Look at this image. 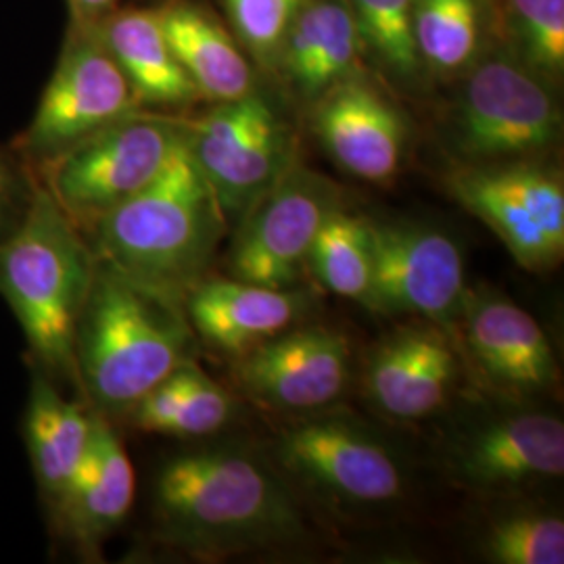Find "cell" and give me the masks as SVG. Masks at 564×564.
Here are the masks:
<instances>
[{"instance_id":"obj_10","label":"cell","mask_w":564,"mask_h":564,"mask_svg":"<svg viewBox=\"0 0 564 564\" xmlns=\"http://www.w3.org/2000/svg\"><path fill=\"white\" fill-rule=\"evenodd\" d=\"M141 109L97 23H78L21 137L28 158L46 162L67 147Z\"/></svg>"},{"instance_id":"obj_31","label":"cell","mask_w":564,"mask_h":564,"mask_svg":"<svg viewBox=\"0 0 564 564\" xmlns=\"http://www.w3.org/2000/svg\"><path fill=\"white\" fill-rule=\"evenodd\" d=\"M424 328H405L375 351L366 368V389L375 403L400 416L403 393L423 347Z\"/></svg>"},{"instance_id":"obj_20","label":"cell","mask_w":564,"mask_h":564,"mask_svg":"<svg viewBox=\"0 0 564 564\" xmlns=\"http://www.w3.org/2000/svg\"><path fill=\"white\" fill-rule=\"evenodd\" d=\"M176 59L202 99L235 101L258 88L253 61L232 30L188 0H167L155 9Z\"/></svg>"},{"instance_id":"obj_8","label":"cell","mask_w":564,"mask_h":564,"mask_svg":"<svg viewBox=\"0 0 564 564\" xmlns=\"http://www.w3.org/2000/svg\"><path fill=\"white\" fill-rule=\"evenodd\" d=\"M456 202L491 228L512 258L544 272L564 253V188L540 160L456 165L447 178Z\"/></svg>"},{"instance_id":"obj_33","label":"cell","mask_w":564,"mask_h":564,"mask_svg":"<svg viewBox=\"0 0 564 564\" xmlns=\"http://www.w3.org/2000/svg\"><path fill=\"white\" fill-rule=\"evenodd\" d=\"M118 0H69L78 23H99L116 11Z\"/></svg>"},{"instance_id":"obj_6","label":"cell","mask_w":564,"mask_h":564,"mask_svg":"<svg viewBox=\"0 0 564 564\" xmlns=\"http://www.w3.org/2000/svg\"><path fill=\"white\" fill-rule=\"evenodd\" d=\"M181 142V121L137 109L42 162V186L82 232H90L153 181Z\"/></svg>"},{"instance_id":"obj_4","label":"cell","mask_w":564,"mask_h":564,"mask_svg":"<svg viewBox=\"0 0 564 564\" xmlns=\"http://www.w3.org/2000/svg\"><path fill=\"white\" fill-rule=\"evenodd\" d=\"M93 272L84 232L34 186L20 223L0 239V295L46 377L76 379V330Z\"/></svg>"},{"instance_id":"obj_12","label":"cell","mask_w":564,"mask_h":564,"mask_svg":"<svg viewBox=\"0 0 564 564\" xmlns=\"http://www.w3.org/2000/svg\"><path fill=\"white\" fill-rule=\"evenodd\" d=\"M312 130L333 162L356 178L393 181L410 139L402 109L366 72L351 74L310 105Z\"/></svg>"},{"instance_id":"obj_27","label":"cell","mask_w":564,"mask_h":564,"mask_svg":"<svg viewBox=\"0 0 564 564\" xmlns=\"http://www.w3.org/2000/svg\"><path fill=\"white\" fill-rule=\"evenodd\" d=\"M502 48L556 86L564 74V0H500L491 7Z\"/></svg>"},{"instance_id":"obj_24","label":"cell","mask_w":564,"mask_h":564,"mask_svg":"<svg viewBox=\"0 0 564 564\" xmlns=\"http://www.w3.org/2000/svg\"><path fill=\"white\" fill-rule=\"evenodd\" d=\"M230 412V395L191 362L178 366L130 410L142 431L176 437L212 435L228 423Z\"/></svg>"},{"instance_id":"obj_14","label":"cell","mask_w":564,"mask_h":564,"mask_svg":"<svg viewBox=\"0 0 564 564\" xmlns=\"http://www.w3.org/2000/svg\"><path fill=\"white\" fill-rule=\"evenodd\" d=\"M235 377L270 408L316 410L335 402L349 379V345L330 328L281 333L239 356Z\"/></svg>"},{"instance_id":"obj_29","label":"cell","mask_w":564,"mask_h":564,"mask_svg":"<svg viewBox=\"0 0 564 564\" xmlns=\"http://www.w3.org/2000/svg\"><path fill=\"white\" fill-rule=\"evenodd\" d=\"M232 34L253 63L272 72L282 41L307 0H224Z\"/></svg>"},{"instance_id":"obj_30","label":"cell","mask_w":564,"mask_h":564,"mask_svg":"<svg viewBox=\"0 0 564 564\" xmlns=\"http://www.w3.org/2000/svg\"><path fill=\"white\" fill-rule=\"evenodd\" d=\"M456 375L452 345L437 328H424L423 347L403 393L398 419H423L445 402Z\"/></svg>"},{"instance_id":"obj_23","label":"cell","mask_w":564,"mask_h":564,"mask_svg":"<svg viewBox=\"0 0 564 564\" xmlns=\"http://www.w3.org/2000/svg\"><path fill=\"white\" fill-rule=\"evenodd\" d=\"M489 0H414V42L429 80H454L489 48Z\"/></svg>"},{"instance_id":"obj_25","label":"cell","mask_w":564,"mask_h":564,"mask_svg":"<svg viewBox=\"0 0 564 564\" xmlns=\"http://www.w3.org/2000/svg\"><path fill=\"white\" fill-rule=\"evenodd\" d=\"M356 21L364 59L384 80L403 90H421L429 82L414 42V0H347Z\"/></svg>"},{"instance_id":"obj_7","label":"cell","mask_w":564,"mask_h":564,"mask_svg":"<svg viewBox=\"0 0 564 564\" xmlns=\"http://www.w3.org/2000/svg\"><path fill=\"white\" fill-rule=\"evenodd\" d=\"M178 121L184 142L220 203L226 223H239L295 162L291 123L260 88L235 101L216 102L195 120Z\"/></svg>"},{"instance_id":"obj_32","label":"cell","mask_w":564,"mask_h":564,"mask_svg":"<svg viewBox=\"0 0 564 564\" xmlns=\"http://www.w3.org/2000/svg\"><path fill=\"white\" fill-rule=\"evenodd\" d=\"M32 197V193H30ZM30 197H21L20 184L13 174V170L0 160V239L7 237L23 216Z\"/></svg>"},{"instance_id":"obj_22","label":"cell","mask_w":564,"mask_h":564,"mask_svg":"<svg viewBox=\"0 0 564 564\" xmlns=\"http://www.w3.org/2000/svg\"><path fill=\"white\" fill-rule=\"evenodd\" d=\"M93 435V412L67 402L51 383L36 375L25 414V442L42 498L55 514L61 498L84 460Z\"/></svg>"},{"instance_id":"obj_1","label":"cell","mask_w":564,"mask_h":564,"mask_svg":"<svg viewBox=\"0 0 564 564\" xmlns=\"http://www.w3.org/2000/svg\"><path fill=\"white\" fill-rule=\"evenodd\" d=\"M224 228L223 207L182 134L162 172L95 224L90 249L128 281L184 305L205 279Z\"/></svg>"},{"instance_id":"obj_17","label":"cell","mask_w":564,"mask_h":564,"mask_svg":"<svg viewBox=\"0 0 564 564\" xmlns=\"http://www.w3.org/2000/svg\"><path fill=\"white\" fill-rule=\"evenodd\" d=\"M364 48L347 0H307L291 23L272 74L312 105L330 86L364 72Z\"/></svg>"},{"instance_id":"obj_19","label":"cell","mask_w":564,"mask_h":564,"mask_svg":"<svg viewBox=\"0 0 564 564\" xmlns=\"http://www.w3.org/2000/svg\"><path fill=\"white\" fill-rule=\"evenodd\" d=\"M464 335L477 364L496 383L542 391L556 379L552 345L540 323L500 297L470 300L463 310Z\"/></svg>"},{"instance_id":"obj_18","label":"cell","mask_w":564,"mask_h":564,"mask_svg":"<svg viewBox=\"0 0 564 564\" xmlns=\"http://www.w3.org/2000/svg\"><path fill=\"white\" fill-rule=\"evenodd\" d=\"M458 470L485 489L556 479L564 473V424L540 412L506 416L463 445Z\"/></svg>"},{"instance_id":"obj_15","label":"cell","mask_w":564,"mask_h":564,"mask_svg":"<svg viewBox=\"0 0 564 564\" xmlns=\"http://www.w3.org/2000/svg\"><path fill=\"white\" fill-rule=\"evenodd\" d=\"M134 489V466L118 433L93 412L90 444L53 517L82 552H95L128 517Z\"/></svg>"},{"instance_id":"obj_3","label":"cell","mask_w":564,"mask_h":564,"mask_svg":"<svg viewBox=\"0 0 564 564\" xmlns=\"http://www.w3.org/2000/svg\"><path fill=\"white\" fill-rule=\"evenodd\" d=\"M186 323L182 303L142 289L95 258L74 347L76 379L95 408L105 414L130 412L188 362Z\"/></svg>"},{"instance_id":"obj_26","label":"cell","mask_w":564,"mask_h":564,"mask_svg":"<svg viewBox=\"0 0 564 564\" xmlns=\"http://www.w3.org/2000/svg\"><path fill=\"white\" fill-rule=\"evenodd\" d=\"M372 265V220L335 209L312 242L305 268L324 289L370 307Z\"/></svg>"},{"instance_id":"obj_9","label":"cell","mask_w":564,"mask_h":564,"mask_svg":"<svg viewBox=\"0 0 564 564\" xmlns=\"http://www.w3.org/2000/svg\"><path fill=\"white\" fill-rule=\"evenodd\" d=\"M339 207V186L295 160L239 220L230 249L232 279L293 289L324 220Z\"/></svg>"},{"instance_id":"obj_21","label":"cell","mask_w":564,"mask_h":564,"mask_svg":"<svg viewBox=\"0 0 564 564\" xmlns=\"http://www.w3.org/2000/svg\"><path fill=\"white\" fill-rule=\"evenodd\" d=\"M97 25L141 105L182 107L202 99L165 39L155 9L113 11Z\"/></svg>"},{"instance_id":"obj_28","label":"cell","mask_w":564,"mask_h":564,"mask_svg":"<svg viewBox=\"0 0 564 564\" xmlns=\"http://www.w3.org/2000/svg\"><path fill=\"white\" fill-rule=\"evenodd\" d=\"M485 552L500 564H563V519L538 512L506 517L491 527Z\"/></svg>"},{"instance_id":"obj_2","label":"cell","mask_w":564,"mask_h":564,"mask_svg":"<svg viewBox=\"0 0 564 564\" xmlns=\"http://www.w3.org/2000/svg\"><path fill=\"white\" fill-rule=\"evenodd\" d=\"M163 540L188 554L226 556L293 544L300 508L276 475L239 449L182 454L155 484Z\"/></svg>"},{"instance_id":"obj_13","label":"cell","mask_w":564,"mask_h":564,"mask_svg":"<svg viewBox=\"0 0 564 564\" xmlns=\"http://www.w3.org/2000/svg\"><path fill=\"white\" fill-rule=\"evenodd\" d=\"M279 458L303 484L347 505H389L402 496V468L391 452L360 429L339 421L284 431Z\"/></svg>"},{"instance_id":"obj_11","label":"cell","mask_w":564,"mask_h":564,"mask_svg":"<svg viewBox=\"0 0 564 564\" xmlns=\"http://www.w3.org/2000/svg\"><path fill=\"white\" fill-rule=\"evenodd\" d=\"M372 253L370 310L437 324L463 316V253L447 235L424 226L372 223Z\"/></svg>"},{"instance_id":"obj_16","label":"cell","mask_w":564,"mask_h":564,"mask_svg":"<svg viewBox=\"0 0 564 564\" xmlns=\"http://www.w3.org/2000/svg\"><path fill=\"white\" fill-rule=\"evenodd\" d=\"M307 307L293 289H272L237 279H203L184 300L186 318L203 341L241 356L291 328Z\"/></svg>"},{"instance_id":"obj_5","label":"cell","mask_w":564,"mask_h":564,"mask_svg":"<svg viewBox=\"0 0 564 564\" xmlns=\"http://www.w3.org/2000/svg\"><path fill=\"white\" fill-rule=\"evenodd\" d=\"M563 137L556 86L505 48H487L460 76L445 118V142L458 165L531 162Z\"/></svg>"}]
</instances>
